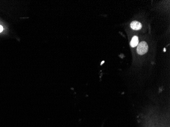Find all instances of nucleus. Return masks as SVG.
Masks as SVG:
<instances>
[{"mask_svg":"<svg viewBox=\"0 0 170 127\" xmlns=\"http://www.w3.org/2000/svg\"><path fill=\"white\" fill-rule=\"evenodd\" d=\"M104 62H104V61H102V63H101V64H102H102H103V63H104Z\"/></svg>","mask_w":170,"mask_h":127,"instance_id":"6","label":"nucleus"},{"mask_svg":"<svg viewBox=\"0 0 170 127\" xmlns=\"http://www.w3.org/2000/svg\"><path fill=\"white\" fill-rule=\"evenodd\" d=\"M148 50V44L145 41L138 43L137 46V53L138 54L143 55L147 52Z\"/></svg>","mask_w":170,"mask_h":127,"instance_id":"1","label":"nucleus"},{"mask_svg":"<svg viewBox=\"0 0 170 127\" xmlns=\"http://www.w3.org/2000/svg\"><path fill=\"white\" fill-rule=\"evenodd\" d=\"M130 27L134 30H139L142 27V25L138 21H133L130 24Z\"/></svg>","mask_w":170,"mask_h":127,"instance_id":"2","label":"nucleus"},{"mask_svg":"<svg viewBox=\"0 0 170 127\" xmlns=\"http://www.w3.org/2000/svg\"><path fill=\"white\" fill-rule=\"evenodd\" d=\"M138 38L137 36L133 37L132 39L130 41V46L132 47H135V46H138Z\"/></svg>","mask_w":170,"mask_h":127,"instance_id":"3","label":"nucleus"},{"mask_svg":"<svg viewBox=\"0 0 170 127\" xmlns=\"http://www.w3.org/2000/svg\"><path fill=\"white\" fill-rule=\"evenodd\" d=\"M164 52H165V51H166V49H165V48H164Z\"/></svg>","mask_w":170,"mask_h":127,"instance_id":"5","label":"nucleus"},{"mask_svg":"<svg viewBox=\"0 0 170 127\" xmlns=\"http://www.w3.org/2000/svg\"><path fill=\"white\" fill-rule=\"evenodd\" d=\"M3 30V28L2 25H0V32H2Z\"/></svg>","mask_w":170,"mask_h":127,"instance_id":"4","label":"nucleus"}]
</instances>
